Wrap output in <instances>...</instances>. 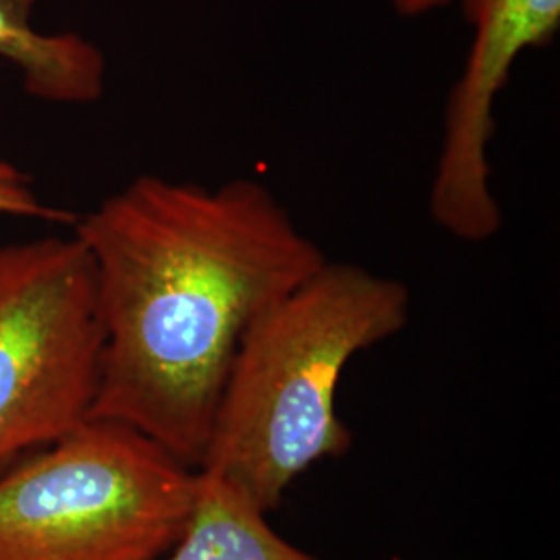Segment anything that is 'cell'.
<instances>
[{
  "instance_id": "6da1fadb",
  "label": "cell",
  "mask_w": 560,
  "mask_h": 560,
  "mask_svg": "<svg viewBox=\"0 0 560 560\" xmlns=\"http://www.w3.org/2000/svg\"><path fill=\"white\" fill-rule=\"evenodd\" d=\"M101 307L92 420L117 421L200 469L241 340L330 260L252 177L141 175L73 222Z\"/></svg>"
},
{
  "instance_id": "8992f818",
  "label": "cell",
  "mask_w": 560,
  "mask_h": 560,
  "mask_svg": "<svg viewBox=\"0 0 560 560\" xmlns=\"http://www.w3.org/2000/svg\"><path fill=\"white\" fill-rule=\"evenodd\" d=\"M36 0H0V59L20 69L34 98L92 104L106 88V60L92 42L75 34L46 36L34 30Z\"/></svg>"
},
{
  "instance_id": "ba28073f",
  "label": "cell",
  "mask_w": 560,
  "mask_h": 560,
  "mask_svg": "<svg viewBox=\"0 0 560 560\" xmlns=\"http://www.w3.org/2000/svg\"><path fill=\"white\" fill-rule=\"evenodd\" d=\"M4 217L62 221L67 224H73L78 219L65 210L46 206L23 171L11 162L0 161V219Z\"/></svg>"
},
{
  "instance_id": "52a82bcc",
  "label": "cell",
  "mask_w": 560,
  "mask_h": 560,
  "mask_svg": "<svg viewBox=\"0 0 560 560\" xmlns=\"http://www.w3.org/2000/svg\"><path fill=\"white\" fill-rule=\"evenodd\" d=\"M241 490L200 471L194 511L162 560H322L282 538Z\"/></svg>"
},
{
  "instance_id": "277c9868",
  "label": "cell",
  "mask_w": 560,
  "mask_h": 560,
  "mask_svg": "<svg viewBox=\"0 0 560 560\" xmlns=\"http://www.w3.org/2000/svg\"><path fill=\"white\" fill-rule=\"evenodd\" d=\"M94 266L75 235L0 247V469L90 418L101 376Z\"/></svg>"
},
{
  "instance_id": "9c48e42d",
  "label": "cell",
  "mask_w": 560,
  "mask_h": 560,
  "mask_svg": "<svg viewBox=\"0 0 560 560\" xmlns=\"http://www.w3.org/2000/svg\"><path fill=\"white\" fill-rule=\"evenodd\" d=\"M393 4V9L405 15V18H418V15H425L430 11H436L446 7L451 0H388Z\"/></svg>"
},
{
  "instance_id": "3957f363",
  "label": "cell",
  "mask_w": 560,
  "mask_h": 560,
  "mask_svg": "<svg viewBox=\"0 0 560 560\" xmlns=\"http://www.w3.org/2000/svg\"><path fill=\"white\" fill-rule=\"evenodd\" d=\"M198 481L138 430L88 418L0 474V560H162Z\"/></svg>"
},
{
  "instance_id": "5b68a950",
  "label": "cell",
  "mask_w": 560,
  "mask_h": 560,
  "mask_svg": "<svg viewBox=\"0 0 560 560\" xmlns=\"http://www.w3.org/2000/svg\"><path fill=\"white\" fill-rule=\"evenodd\" d=\"M459 2L474 42L459 80L448 92L428 208L446 235L463 243H483L502 229L490 164L497 102L521 55L557 36L560 0Z\"/></svg>"
},
{
  "instance_id": "7a4b0ae2",
  "label": "cell",
  "mask_w": 560,
  "mask_h": 560,
  "mask_svg": "<svg viewBox=\"0 0 560 560\" xmlns=\"http://www.w3.org/2000/svg\"><path fill=\"white\" fill-rule=\"evenodd\" d=\"M409 318L405 282L326 261L247 328L200 471L275 513L303 474L353 446L337 407L342 374L360 353L400 335Z\"/></svg>"
}]
</instances>
